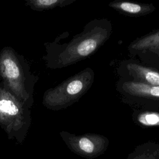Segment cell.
<instances>
[{
	"instance_id": "cell-7",
	"label": "cell",
	"mask_w": 159,
	"mask_h": 159,
	"mask_svg": "<svg viewBox=\"0 0 159 159\" xmlns=\"http://www.w3.org/2000/svg\"><path fill=\"white\" fill-rule=\"evenodd\" d=\"M109 6L124 14L131 16H142L154 11L152 4H146L124 0H116L111 2Z\"/></svg>"
},
{
	"instance_id": "cell-1",
	"label": "cell",
	"mask_w": 159,
	"mask_h": 159,
	"mask_svg": "<svg viewBox=\"0 0 159 159\" xmlns=\"http://www.w3.org/2000/svg\"><path fill=\"white\" fill-rule=\"evenodd\" d=\"M94 81V72L85 68L57 87L48 90L43 97V104L54 110L66 108L78 101L89 89Z\"/></svg>"
},
{
	"instance_id": "cell-5",
	"label": "cell",
	"mask_w": 159,
	"mask_h": 159,
	"mask_svg": "<svg viewBox=\"0 0 159 159\" xmlns=\"http://www.w3.org/2000/svg\"><path fill=\"white\" fill-rule=\"evenodd\" d=\"M0 124L8 134L19 130L25 124L22 102L3 84L0 85Z\"/></svg>"
},
{
	"instance_id": "cell-2",
	"label": "cell",
	"mask_w": 159,
	"mask_h": 159,
	"mask_svg": "<svg viewBox=\"0 0 159 159\" xmlns=\"http://www.w3.org/2000/svg\"><path fill=\"white\" fill-rule=\"evenodd\" d=\"M106 28L95 27L74 38L58 57V63L67 66L89 57L101 47L110 35Z\"/></svg>"
},
{
	"instance_id": "cell-3",
	"label": "cell",
	"mask_w": 159,
	"mask_h": 159,
	"mask_svg": "<svg viewBox=\"0 0 159 159\" xmlns=\"http://www.w3.org/2000/svg\"><path fill=\"white\" fill-rule=\"evenodd\" d=\"M0 72L5 86L20 101L29 97L25 89V70L11 49H3L0 55Z\"/></svg>"
},
{
	"instance_id": "cell-4",
	"label": "cell",
	"mask_w": 159,
	"mask_h": 159,
	"mask_svg": "<svg viewBox=\"0 0 159 159\" xmlns=\"http://www.w3.org/2000/svg\"><path fill=\"white\" fill-rule=\"evenodd\" d=\"M60 135L71 151L88 159L95 158L103 154L109 144L107 137L98 134L76 135L63 131Z\"/></svg>"
},
{
	"instance_id": "cell-10",
	"label": "cell",
	"mask_w": 159,
	"mask_h": 159,
	"mask_svg": "<svg viewBox=\"0 0 159 159\" xmlns=\"http://www.w3.org/2000/svg\"><path fill=\"white\" fill-rule=\"evenodd\" d=\"M157 46H159V31L134 42L130 47L135 50H148Z\"/></svg>"
},
{
	"instance_id": "cell-6",
	"label": "cell",
	"mask_w": 159,
	"mask_h": 159,
	"mask_svg": "<svg viewBox=\"0 0 159 159\" xmlns=\"http://www.w3.org/2000/svg\"><path fill=\"white\" fill-rule=\"evenodd\" d=\"M121 89L122 93L137 105L159 110V86L132 81L124 83Z\"/></svg>"
},
{
	"instance_id": "cell-9",
	"label": "cell",
	"mask_w": 159,
	"mask_h": 159,
	"mask_svg": "<svg viewBox=\"0 0 159 159\" xmlns=\"http://www.w3.org/2000/svg\"><path fill=\"white\" fill-rule=\"evenodd\" d=\"M132 120L138 125L145 127H159V110L141 108L132 113Z\"/></svg>"
},
{
	"instance_id": "cell-12",
	"label": "cell",
	"mask_w": 159,
	"mask_h": 159,
	"mask_svg": "<svg viewBox=\"0 0 159 159\" xmlns=\"http://www.w3.org/2000/svg\"><path fill=\"white\" fill-rule=\"evenodd\" d=\"M148 50L151 51L152 52H153L154 53L157 54V55L159 57V46H157V47H155L151 48L148 49Z\"/></svg>"
},
{
	"instance_id": "cell-11",
	"label": "cell",
	"mask_w": 159,
	"mask_h": 159,
	"mask_svg": "<svg viewBox=\"0 0 159 159\" xmlns=\"http://www.w3.org/2000/svg\"><path fill=\"white\" fill-rule=\"evenodd\" d=\"M66 1V0H31L30 2H34L36 7L47 8L53 7L60 4Z\"/></svg>"
},
{
	"instance_id": "cell-8",
	"label": "cell",
	"mask_w": 159,
	"mask_h": 159,
	"mask_svg": "<svg viewBox=\"0 0 159 159\" xmlns=\"http://www.w3.org/2000/svg\"><path fill=\"white\" fill-rule=\"evenodd\" d=\"M129 71L138 79L139 82L150 85L159 86V72L146 66L137 64L127 65Z\"/></svg>"
}]
</instances>
